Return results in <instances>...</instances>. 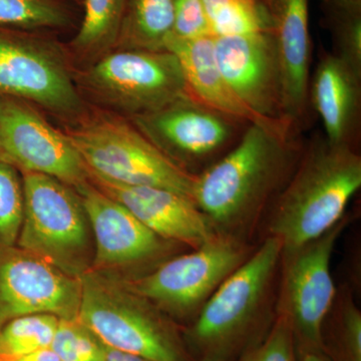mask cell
<instances>
[{
    "instance_id": "1",
    "label": "cell",
    "mask_w": 361,
    "mask_h": 361,
    "mask_svg": "<svg viewBox=\"0 0 361 361\" xmlns=\"http://www.w3.org/2000/svg\"><path fill=\"white\" fill-rule=\"evenodd\" d=\"M300 134L249 123L239 141L195 180L193 200L218 234L259 244L271 207L295 170Z\"/></svg>"
},
{
    "instance_id": "2",
    "label": "cell",
    "mask_w": 361,
    "mask_h": 361,
    "mask_svg": "<svg viewBox=\"0 0 361 361\" xmlns=\"http://www.w3.org/2000/svg\"><path fill=\"white\" fill-rule=\"evenodd\" d=\"M282 244L267 237L221 285L193 322L182 327L193 361H240L277 320Z\"/></svg>"
},
{
    "instance_id": "3",
    "label": "cell",
    "mask_w": 361,
    "mask_h": 361,
    "mask_svg": "<svg viewBox=\"0 0 361 361\" xmlns=\"http://www.w3.org/2000/svg\"><path fill=\"white\" fill-rule=\"evenodd\" d=\"M360 188V149L315 135L304 142L293 174L266 216L259 243L272 237L289 249L318 238L341 222Z\"/></svg>"
},
{
    "instance_id": "4",
    "label": "cell",
    "mask_w": 361,
    "mask_h": 361,
    "mask_svg": "<svg viewBox=\"0 0 361 361\" xmlns=\"http://www.w3.org/2000/svg\"><path fill=\"white\" fill-rule=\"evenodd\" d=\"M80 280L78 320L104 346L152 361H193L182 326L133 291L121 275L90 269Z\"/></svg>"
},
{
    "instance_id": "5",
    "label": "cell",
    "mask_w": 361,
    "mask_h": 361,
    "mask_svg": "<svg viewBox=\"0 0 361 361\" xmlns=\"http://www.w3.org/2000/svg\"><path fill=\"white\" fill-rule=\"evenodd\" d=\"M20 175L25 207L16 246L71 277H82L92 269L94 243L80 195L56 178Z\"/></svg>"
},
{
    "instance_id": "6",
    "label": "cell",
    "mask_w": 361,
    "mask_h": 361,
    "mask_svg": "<svg viewBox=\"0 0 361 361\" xmlns=\"http://www.w3.org/2000/svg\"><path fill=\"white\" fill-rule=\"evenodd\" d=\"M68 135L90 180L164 188L193 199L197 176L164 155L130 121L99 116L85 121Z\"/></svg>"
},
{
    "instance_id": "7",
    "label": "cell",
    "mask_w": 361,
    "mask_h": 361,
    "mask_svg": "<svg viewBox=\"0 0 361 361\" xmlns=\"http://www.w3.org/2000/svg\"><path fill=\"white\" fill-rule=\"evenodd\" d=\"M258 245L218 234L198 248L173 256L141 277H122L133 291L184 327L193 322Z\"/></svg>"
},
{
    "instance_id": "8",
    "label": "cell",
    "mask_w": 361,
    "mask_h": 361,
    "mask_svg": "<svg viewBox=\"0 0 361 361\" xmlns=\"http://www.w3.org/2000/svg\"><path fill=\"white\" fill-rule=\"evenodd\" d=\"M350 221L351 216L346 214L318 238L293 248H282L277 317L290 330L298 358L307 353H322L320 329L337 291L330 264L337 240Z\"/></svg>"
},
{
    "instance_id": "9",
    "label": "cell",
    "mask_w": 361,
    "mask_h": 361,
    "mask_svg": "<svg viewBox=\"0 0 361 361\" xmlns=\"http://www.w3.org/2000/svg\"><path fill=\"white\" fill-rule=\"evenodd\" d=\"M85 89L129 118L192 96L178 59L168 51L114 49L82 73Z\"/></svg>"
},
{
    "instance_id": "10",
    "label": "cell",
    "mask_w": 361,
    "mask_h": 361,
    "mask_svg": "<svg viewBox=\"0 0 361 361\" xmlns=\"http://www.w3.org/2000/svg\"><path fill=\"white\" fill-rule=\"evenodd\" d=\"M129 120L164 155L194 176L228 153L249 125L194 97Z\"/></svg>"
},
{
    "instance_id": "11",
    "label": "cell",
    "mask_w": 361,
    "mask_h": 361,
    "mask_svg": "<svg viewBox=\"0 0 361 361\" xmlns=\"http://www.w3.org/2000/svg\"><path fill=\"white\" fill-rule=\"evenodd\" d=\"M0 97H13L63 118L84 104L63 51L39 32L0 26Z\"/></svg>"
},
{
    "instance_id": "12",
    "label": "cell",
    "mask_w": 361,
    "mask_h": 361,
    "mask_svg": "<svg viewBox=\"0 0 361 361\" xmlns=\"http://www.w3.org/2000/svg\"><path fill=\"white\" fill-rule=\"evenodd\" d=\"M75 191L94 236L92 270L109 271L134 279L151 272L173 256L190 250L152 232L92 180Z\"/></svg>"
},
{
    "instance_id": "13",
    "label": "cell",
    "mask_w": 361,
    "mask_h": 361,
    "mask_svg": "<svg viewBox=\"0 0 361 361\" xmlns=\"http://www.w3.org/2000/svg\"><path fill=\"white\" fill-rule=\"evenodd\" d=\"M0 161L20 173L56 178L75 190L90 182L68 135L47 122L33 104L13 97H0Z\"/></svg>"
},
{
    "instance_id": "14",
    "label": "cell",
    "mask_w": 361,
    "mask_h": 361,
    "mask_svg": "<svg viewBox=\"0 0 361 361\" xmlns=\"http://www.w3.org/2000/svg\"><path fill=\"white\" fill-rule=\"evenodd\" d=\"M80 291V278L16 245L0 248V327L23 315L75 319Z\"/></svg>"
},
{
    "instance_id": "15",
    "label": "cell",
    "mask_w": 361,
    "mask_h": 361,
    "mask_svg": "<svg viewBox=\"0 0 361 361\" xmlns=\"http://www.w3.org/2000/svg\"><path fill=\"white\" fill-rule=\"evenodd\" d=\"M214 51L226 82L249 111L290 127L282 116L281 75L270 32L214 37Z\"/></svg>"
},
{
    "instance_id": "16",
    "label": "cell",
    "mask_w": 361,
    "mask_h": 361,
    "mask_svg": "<svg viewBox=\"0 0 361 361\" xmlns=\"http://www.w3.org/2000/svg\"><path fill=\"white\" fill-rule=\"evenodd\" d=\"M267 13L282 85V116L302 134L310 123V0H261Z\"/></svg>"
},
{
    "instance_id": "17",
    "label": "cell",
    "mask_w": 361,
    "mask_h": 361,
    "mask_svg": "<svg viewBox=\"0 0 361 361\" xmlns=\"http://www.w3.org/2000/svg\"><path fill=\"white\" fill-rule=\"evenodd\" d=\"M94 186L125 206L161 238L196 249L218 233L193 199L164 188L128 186L90 180Z\"/></svg>"
},
{
    "instance_id": "18",
    "label": "cell",
    "mask_w": 361,
    "mask_h": 361,
    "mask_svg": "<svg viewBox=\"0 0 361 361\" xmlns=\"http://www.w3.org/2000/svg\"><path fill=\"white\" fill-rule=\"evenodd\" d=\"M310 106L332 145L357 149L361 123V73L334 52L320 56L310 84Z\"/></svg>"
},
{
    "instance_id": "19",
    "label": "cell",
    "mask_w": 361,
    "mask_h": 361,
    "mask_svg": "<svg viewBox=\"0 0 361 361\" xmlns=\"http://www.w3.org/2000/svg\"><path fill=\"white\" fill-rule=\"evenodd\" d=\"M165 51L178 59L192 96L201 103L243 122L297 133L288 126L261 120L235 96L216 61L214 37L180 39L172 33L166 42Z\"/></svg>"
},
{
    "instance_id": "20",
    "label": "cell",
    "mask_w": 361,
    "mask_h": 361,
    "mask_svg": "<svg viewBox=\"0 0 361 361\" xmlns=\"http://www.w3.org/2000/svg\"><path fill=\"white\" fill-rule=\"evenodd\" d=\"M174 28V0H127L116 49L165 51Z\"/></svg>"
},
{
    "instance_id": "21",
    "label": "cell",
    "mask_w": 361,
    "mask_h": 361,
    "mask_svg": "<svg viewBox=\"0 0 361 361\" xmlns=\"http://www.w3.org/2000/svg\"><path fill=\"white\" fill-rule=\"evenodd\" d=\"M320 348L329 361H361V311L350 284L337 287L320 329Z\"/></svg>"
},
{
    "instance_id": "22",
    "label": "cell",
    "mask_w": 361,
    "mask_h": 361,
    "mask_svg": "<svg viewBox=\"0 0 361 361\" xmlns=\"http://www.w3.org/2000/svg\"><path fill=\"white\" fill-rule=\"evenodd\" d=\"M84 18L71 47L87 58H101L116 49L127 0H84Z\"/></svg>"
},
{
    "instance_id": "23",
    "label": "cell",
    "mask_w": 361,
    "mask_h": 361,
    "mask_svg": "<svg viewBox=\"0 0 361 361\" xmlns=\"http://www.w3.org/2000/svg\"><path fill=\"white\" fill-rule=\"evenodd\" d=\"M63 0H0V26L25 32L63 30L71 25Z\"/></svg>"
},
{
    "instance_id": "24",
    "label": "cell",
    "mask_w": 361,
    "mask_h": 361,
    "mask_svg": "<svg viewBox=\"0 0 361 361\" xmlns=\"http://www.w3.org/2000/svg\"><path fill=\"white\" fill-rule=\"evenodd\" d=\"M59 319L52 314H30L9 320L0 327V357L51 348Z\"/></svg>"
},
{
    "instance_id": "25",
    "label": "cell",
    "mask_w": 361,
    "mask_h": 361,
    "mask_svg": "<svg viewBox=\"0 0 361 361\" xmlns=\"http://www.w3.org/2000/svg\"><path fill=\"white\" fill-rule=\"evenodd\" d=\"M334 51L361 73V4H323Z\"/></svg>"
},
{
    "instance_id": "26",
    "label": "cell",
    "mask_w": 361,
    "mask_h": 361,
    "mask_svg": "<svg viewBox=\"0 0 361 361\" xmlns=\"http://www.w3.org/2000/svg\"><path fill=\"white\" fill-rule=\"evenodd\" d=\"M209 23L214 37L270 32L269 20L261 0H229Z\"/></svg>"
},
{
    "instance_id": "27",
    "label": "cell",
    "mask_w": 361,
    "mask_h": 361,
    "mask_svg": "<svg viewBox=\"0 0 361 361\" xmlns=\"http://www.w3.org/2000/svg\"><path fill=\"white\" fill-rule=\"evenodd\" d=\"M23 207L20 173L0 161V248L16 245L23 224Z\"/></svg>"
},
{
    "instance_id": "28",
    "label": "cell",
    "mask_w": 361,
    "mask_h": 361,
    "mask_svg": "<svg viewBox=\"0 0 361 361\" xmlns=\"http://www.w3.org/2000/svg\"><path fill=\"white\" fill-rule=\"evenodd\" d=\"M51 348L61 361H104L106 346L82 322L59 319Z\"/></svg>"
},
{
    "instance_id": "29",
    "label": "cell",
    "mask_w": 361,
    "mask_h": 361,
    "mask_svg": "<svg viewBox=\"0 0 361 361\" xmlns=\"http://www.w3.org/2000/svg\"><path fill=\"white\" fill-rule=\"evenodd\" d=\"M173 35L180 39L212 37L203 0H174Z\"/></svg>"
},
{
    "instance_id": "30",
    "label": "cell",
    "mask_w": 361,
    "mask_h": 361,
    "mask_svg": "<svg viewBox=\"0 0 361 361\" xmlns=\"http://www.w3.org/2000/svg\"><path fill=\"white\" fill-rule=\"evenodd\" d=\"M240 361H298L290 330L284 320L277 317L269 336Z\"/></svg>"
},
{
    "instance_id": "31",
    "label": "cell",
    "mask_w": 361,
    "mask_h": 361,
    "mask_svg": "<svg viewBox=\"0 0 361 361\" xmlns=\"http://www.w3.org/2000/svg\"><path fill=\"white\" fill-rule=\"evenodd\" d=\"M0 361H61L51 348L11 357H0Z\"/></svg>"
},
{
    "instance_id": "32",
    "label": "cell",
    "mask_w": 361,
    "mask_h": 361,
    "mask_svg": "<svg viewBox=\"0 0 361 361\" xmlns=\"http://www.w3.org/2000/svg\"><path fill=\"white\" fill-rule=\"evenodd\" d=\"M104 361H152L142 356L133 355V353H123L106 348L104 353Z\"/></svg>"
},
{
    "instance_id": "33",
    "label": "cell",
    "mask_w": 361,
    "mask_h": 361,
    "mask_svg": "<svg viewBox=\"0 0 361 361\" xmlns=\"http://www.w3.org/2000/svg\"><path fill=\"white\" fill-rule=\"evenodd\" d=\"M229 0H203L204 7H205V11L207 18H208L209 23H210L211 18L215 16V13L222 7L225 6ZM210 25V23H209Z\"/></svg>"
},
{
    "instance_id": "34",
    "label": "cell",
    "mask_w": 361,
    "mask_h": 361,
    "mask_svg": "<svg viewBox=\"0 0 361 361\" xmlns=\"http://www.w3.org/2000/svg\"><path fill=\"white\" fill-rule=\"evenodd\" d=\"M298 361H329L322 353H307L298 358Z\"/></svg>"
},
{
    "instance_id": "35",
    "label": "cell",
    "mask_w": 361,
    "mask_h": 361,
    "mask_svg": "<svg viewBox=\"0 0 361 361\" xmlns=\"http://www.w3.org/2000/svg\"><path fill=\"white\" fill-rule=\"evenodd\" d=\"M323 4H361V0H322Z\"/></svg>"
},
{
    "instance_id": "36",
    "label": "cell",
    "mask_w": 361,
    "mask_h": 361,
    "mask_svg": "<svg viewBox=\"0 0 361 361\" xmlns=\"http://www.w3.org/2000/svg\"><path fill=\"white\" fill-rule=\"evenodd\" d=\"M73 1L77 2L78 4H84V0H73Z\"/></svg>"
}]
</instances>
